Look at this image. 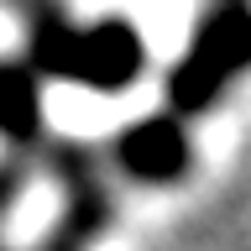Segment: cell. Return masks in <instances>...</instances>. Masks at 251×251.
<instances>
[{"instance_id": "2", "label": "cell", "mask_w": 251, "mask_h": 251, "mask_svg": "<svg viewBox=\"0 0 251 251\" xmlns=\"http://www.w3.org/2000/svg\"><path fill=\"white\" fill-rule=\"evenodd\" d=\"M183 63H194L204 78H215L225 89V78L251 68V5H215L194 26V42H188Z\"/></svg>"}, {"instance_id": "5", "label": "cell", "mask_w": 251, "mask_h": 251, "mask_svg": "<svg viewBox=\"0 0 251 251\" xmlns=\"http://www.w3.org/2000/svg\"><path fill=\"white\" fill-rule=\"evenodd\" d=\"M220 5H246V0H220Z\"/></svg>"}, {"instance_id": "4", "label": "cell", "mask_w": 251, "mask_h": 251, "mask_svg": "<svg viewBox=\"0 0 251 251\" xmlns=\"http://www.w3.org/2000/svg\"><path fill=\"white\" fill-rule=\"evenodd\" d=\"M37 126H42V100H37L31 74L16 63H0V136L31 141Z\"/></svg>"}, {"instance_id": "1", "label": "cell", "mask_w": 251, "mask_h": 251, "mask_svg": "<svg viewBox=\"0 0 251 251\" xmlns=\"http://www.w3.org/2000/svg\"><path fill=\"white\" fill-rule=\"evenodd\" d=\"M147 63V47H141V31L131 21H94L89 31H78V58H74V74L78 84H89L100 94H121L131 78L141 74Z\"/></svg>"}, {"instance_id": "3", "label": "cell", "mask_w": 251, "mask_h": 251, "mask_svg": "<svg viewBox=\"0 0 251 251\" xmlns=\"http://www.w3.org/2000/svg\"><path fill=\"white\" fill-rule=\"evenodd\" d=\"M121 162L136 178H178L188 162V141L173 121H141L121 136Z\"/></svg>"}]
</instances>
